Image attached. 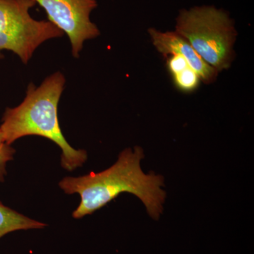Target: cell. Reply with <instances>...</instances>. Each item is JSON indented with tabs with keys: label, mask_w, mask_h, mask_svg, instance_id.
<instances>
[{
	"label": "cell",
	"mask_w": 254,
	"mask_h": 254,
	"mask_svg": "<svg viewBox=\"0 0 254 254\" xmlns=\"http://www.w3.org/2000/svg\"><path fill=\"white\" fill-rule=\"evenodd\" d=\"M36 5L33 0H0V60L7 50L26 64L43 43L64 35L48 20L32 17Z\"/></svg>",
	"instance_id": "4"
},
{
	"label": "cell",
	"mask_w": 254,
	"mask_h": 254,
	"mask_svg": "<svg viewBox=\"0 0 254 254\" xmlns=\"http://www.w3.org/2000/svg\"><path fill=\"white\" fill-rule=\"evenodd\" d=\"M33 1L45 10L48 21L67 36L73 58H79L85 42L100 36L99 28L91 19L98 7L97 0Z\"/></svg>",
	"instance_id": "5"
},
{
	"label": "cell",
	"mask_w": 254,
	"mask_h": 254,
	"mask_svg": "<svg viewBox=\"0 0 254 254\" xmlns=\"http://www.w3.org/2000/svg\"><path fill=\"white\" fill-rule=\"evenodd\" d=\"M175 31L219 72L231 66L237 32L235 22L225 10L213 5L182 9L177 15Z\"/></svg>",
	"instance_id": "3"
},
{
	"label": "cell",
	"mask_w": 254,
	"mask_h": 254,
	"mask_svg": "<svg viewBox=\"0 0 254 254\" xmlns=\"http://www.w3.org/2000/svg\"><path fill=\"white\" fill-rule=\"evenodd\" d=\"M65 84L66 78L60 71L50 74L38 86L29 83L23 101L5 110L0 131L9 145L27 136L44 137L54 142L62 150V167L71 172L83 166L88 155L86 150L72 148L60 128L58 105Z\"/></svg>",
	"instance_id": "2"
},
{
	"label": "cell",
	"mask_w": 254,
	"mask_h": 254,
	"mask_svg": "<svg viewBox=\"0 0 254 254\" xmlns=\"http://www.w3.org/2000/svg\"><path fill=\"white\" fill-rule=\"evenodd\" d=\"M144 153L141 147L126 148L113 166L98 173L78 177H66L59 187L65 193H78L81 201L73 212L80 219L103 208L123 193L136 195L143 202L152 218L158 220L163 213L166 193L162 190L164 179L153 173L146 175L141 168Z\"/></svg>",
	"instance_id": "1"
},
{
	"label": "cell",
	"mask_w": 254,
	"mask_h": 254,
	"mask_svg": "<svg viewBox=\"0 0 254 254\" xmlns=\"http://www.w3.org/2000/svg\"><path fill=\"white\" fill-rule=\"evenodd\" d=\"M16 153L11 145L7 144L4 141L2 133L0 131V182L4 181L6 174V164L14 159Z\"/></svg>",
	"instance_id": "9"
},
{
	"label": "cell",
	"mask_w": 254,
	"mask_h": 254,
	"mask_svg": "<svg viewBox=\"0 0 254 254\" xmlns=\"http://www.w3.org/2000/svg\"><path fill=\"white\" fill-rule=\"evenodd\" d=\"M148 33L155 49L165 58L169 55H181L205 84H211L216 81L220 72L205 63L190 43L176 32H163L150 28Z\"/></svg>",
	"instance_id": "6"
},
{
	"label": "cell",
	"mask_w": 254,
	"mask_h": 254,
	"mask_svg": "<svg viewBox=\"0 0 254 254\" xmlns=\"http://www.w3.org/2000/svg\"><path fill=\"white\" fill-rule=\"evenodd\" d=\"M171 75L175 86L183 93H189L195 91L201 81L198 73L190 66Z\"/></svg>",
	"instance_id": "8"
},
{
	"label": "cell",
	"mask_w": 254,
	"mask_h": 254,
	"mask_svg": "<svg viewBox=\"0 0 254 254\" xmlns=\"http://www.w3.org/2000/svg\"><path fill=\"white\" fill-rule=\"evenodd\" d=\"M46 224L33 220L5 206L0 201V239L10 232L32 229H43Z\"/></svg>",
	"instance_id": "7"
}]
</instances>
